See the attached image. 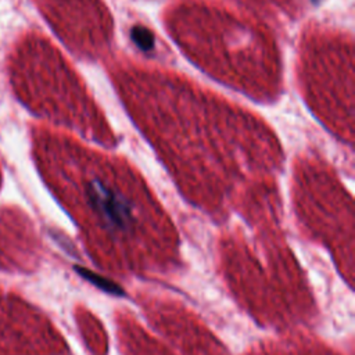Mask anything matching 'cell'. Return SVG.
I'll list each match as a JSON object with an SVG mask.
<instances>
[{
	"mask_svg": "<svg viewBox=\"0 0 355 355\" xmlns=\"http://www.w3.org/2000/svg\"><path fill=\"white\" fill-rule=\"evenodd\" d=\"M75 270L85 279L87 280L89 283H92L93 286H96L97 288H100L101 291L104 293H108L111 295H116V297H122L125 295V291L122 290L121 286H118L115 282L104 277V276H100L86 268H82V266H75Z\"/></svg>",
	"mask_w": 355,
	"mask_h": 355,
	"instance_id": "obj_2",
	"label": "cell"
},
{
	"mask_svg": "<svg viewBox=\"0 0 355 355\" xmlns=\"http://www.w3.org/2000/svg\"><path fill=\"white\" fill-rule=\"evenodd\" d=\"M133 39L144 50H148L153 46V37L146 29H133Z\"/></svg>",
	"mask_w": 355,
	"mask_h": 355,
	"instance_id": "obj_3",
	"label": "cell"
},
{
	"mask_svg": "<svg viewBox=\"0 0 355 355\" xmlns=\"http://www.w3.org/2000/svg\"><path fill=\"white\" fill-rule=\"evenodd\" d=\"M103 220L111 227L125 229L130 223V212L123 201L107 191L101 184H97L92 197Z\"/></svg>",
	"mask_w": 355,
	"mask_h": 355,
	"instance_id": "obj_1",
	"label": "cell"
}]
</instances>
